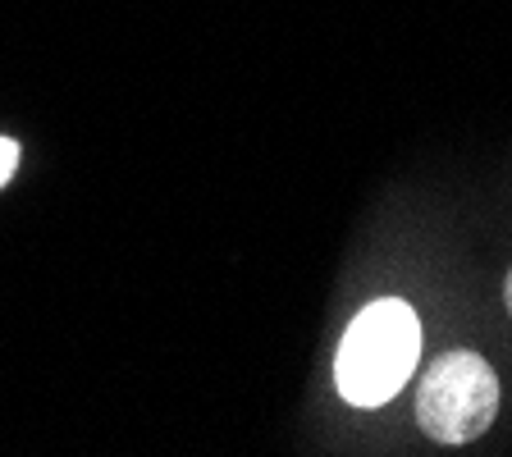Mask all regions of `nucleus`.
<instances>
[{
	"label": "nucleus",
	"mask_w": 512,
	"mask_h": 457,
	"mask_svg": "<svg viewBox=\"0 0 512 457\" xmlns=\"http://www.w3.org/2000/svg\"><path fill=\"white\" fill-rule=\"evenodd\" d=\"M499 412V375L476 352H444L421 380L416 421L435 444H471Z\"/></svg>",
	"instance_id": "nucleus-2"
},
{
	"label": "nucleus",
	"mask_w": 512,
	"mask_h": 457,
	"mask_svg": "<svg viewBox=\"0 0 512 457\" xmlns=\"http://www.w3.org/2000/svg\"><path fill=\"white\" fill-rule=\"evenodd\" d=\"M508 311H512V270H508Z\"/></svg>",
	"instance_id": "nucleus-4"
},
{
	"label": "nucleus",
	"mask_w": 512,
	"mask_h": 457,
	"mask_svg": "<svg viewBox=\"0 0 512 457\" xmlns=\"http://www.w3.org/2000/svg\"><path fill=\"white\" fill-rule=\"evenodd\" d=\"M14 165H19V142L0 138V188H5V179L14 174Z\"/></svg>",
	"instance_id": "nucleus-3"
},
{
	"label": "nucleus",
	"mask_w": 512,
	"mask_h": 457,
	"mask_svg": "<svg viewBox=\"0 0 512 457\" xmlns=\"http://www.w3.org/2000/svg\"><path fill=\"white\" fill-rule=\"evenodd\" d=\"M421 357V320L407 302L380 298L348 325L334 357V384L352 407H380L407 384Z\"/></svg>",
	"instance_id": "nucleus-1"
}]
</instances>
